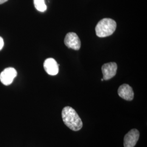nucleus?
Masks as SVG:
<instances>
[{"mask_svg":"<svg viewBox=\"0 0 147 147\" xmlns=\"http://www.w3.org/2000/svg\"><path fill=\"white\" fill-rule=\"evenodd\" d=\"M62 117L65 125L73 131H78L81 129L83 123L77 112L72 107L66 106L62 111Z\"/></svg>","mask_w":147,"mask_h":147,"instance_id":"f257e3e1","label":"nucleus"},{"mask_svg":"<svg viewBox=\"0 0 147 147\" xmlns=\"http://www.w3.org/2000/svg\"><path fill=\"white\" fill-rule=\"evenodd\" d=\"M117 24L110 18L101 19L95 27L96 34L98 37L104 38L112 35L116 31Z\"/></svg>","mask_w":147,"mask_h":147,"instance_id":"f03ea898","label":"nucleus"},{"mask_svg":"<svg viewBox=\"0 0 147 147\" xmlns=\"http://www.w3.org/2000/svg\"><path fill=\"white\" fill-rule=\"evenodd\" d=\"M65 45L75 50H79L81 47V41L78 36L74 32L68 33L64 39Z\"/></svg>","mask_w":147,"mask_h":147,"instance_id":"7ed1b4c3","label":"nucleus"},{"mask_svg":"<svg viewBox=\"0 0 147 147\" xmlns=\"http://www.w3.org/2000/svg\"><path fill=\"white\" fill-rule=\"evenodd\" d=\"M17 75V71L13 68L5 69L0 74V81L5 86H8L13 82Z\"/></svg>","mask_w":147,"mask_h":147,"instance_id":"20e7f679","label":"nucleus"},{"mask_svg":"<svg viewBox=\"0 0 147 147\" xmlns=\"http://www.w3.org/2000/svg\"><path fill=\"white\" fill-rule=\"evenodd\" d=\"M140 137V132L136 129L128 132L124 138V147H134Z\"/></svg>","mask_w":147,"mask_h":147,"instance_id":"39448f33","label":"nucleus"},{"mask_svg":"<svg viewBox=\"0 0 147 147\" xmlns=\"http://www.w3.org/2000/svg\"><path fill=\"white\" fill-rule=\"evenodd\" d=\"M103 74V79L108 80L113 78L117 73V64L115 62L106 63L101 68Z\"/></svg>","mask_w":147,"mask_h":147,"instance_id":"423d86ee","label":"nucleus"},{"mask_svg":"<svg viewBox=\"0 0 147 147\" xmlns=\"http://www.w3.org/2000/svg\"><path fill=\"white\" fill-rule=\"evenodd\" d=\"M44 68L49 75L52 76L57 75L59 71L58 63L53 58H47L45 61Z\"/></svg>","mask_w":147,"mask_h":147,"instance_id":"0eeeda50","label":"nucleus"},{"mask_svg":"<svg viewBox=\"0 0 147 147\" xmlns=\"http://www.w3.org/2000/svg\"><path fill=\"white\" fill-rule=\"evenodd\" d=\"M118 94L121 98L127 101L133 100L134 96L132 88L127 84L121 85L118 89Z\"/></svg>","mask_w":147,"mask_h":147,"instance_id":"6e6552de","label":"nucleus"},{"mask_svg":"<svg viewBox=\"0 0 147 147\" xmlns=\"http://www.w3.org/2000/svg\"><path fill=\"white\" fill-rule=\"evenodd\" d=\"M34 5L37 10L41 12L45 11L47 9L45 0H34Z\"/></svg>","mask_w":147,"mask_h":147,"instance_id":"1a4fd4ad","label":"nucleus"},{"mask_svg":"<svg viewBox=\"0 0 147 147\" xmlns=\"http://www.w3.org/2000/svg\"><path fill=\"white\" fill-rule=\"evenodd\" d=\"M4 46V41L2 37H0V50L3 48Z\"/></svg>","mask_w":147,"mask_h":147,"instance_id":"9d476101","label":"nucleus"},{"mask_svg":"<svg viewBox=\"0 0 147 147\" xmlns=\"http://www.w3.org/2000/svg\"><path fill=\"white\" fill-rule=\"evenodd\" d=\"M7 1L8 0H0V5L5 3V2H7Z\"/></svg>","mask_w":147,"mask_h":147,"instance_id":"9b49d317","label":"nucleus"}]
</instances>
